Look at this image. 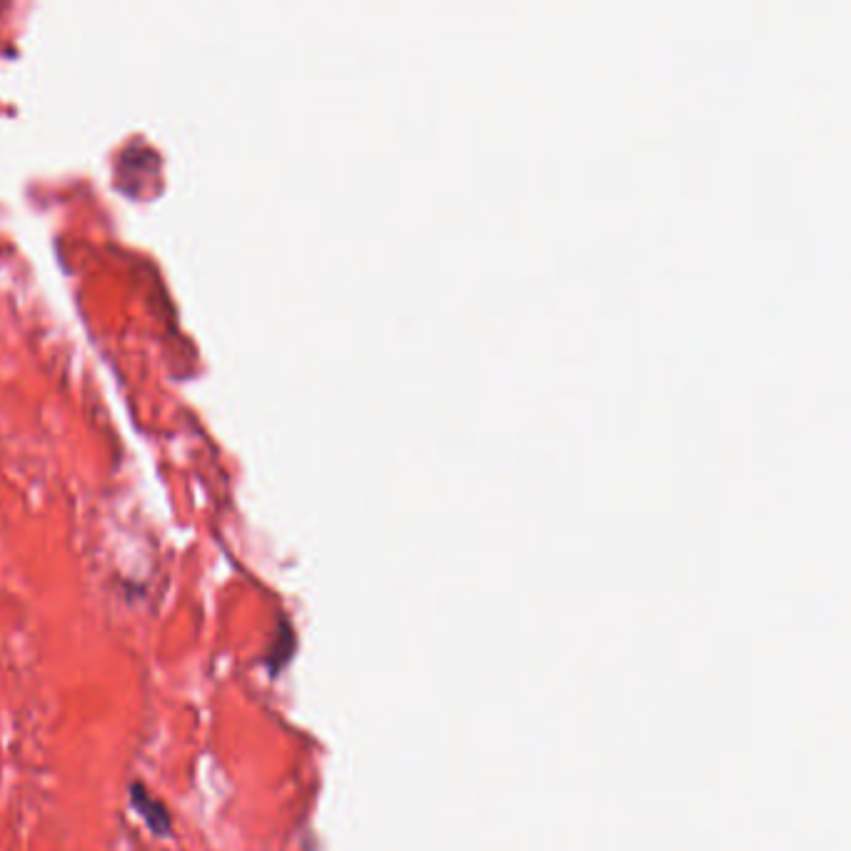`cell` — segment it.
<instances>
[{
	"instance_id": "1",
	"label": "cell",
	"mask_w": 851,
	"mask_h": 851,
	"mask_svg": "<svg viewBox=\"0 0 851 851\" xmlns=\"http://www.w3.org/2000/svg\"><path fill=\"white\" fill-rule=\"evenodd\" d=\"M130 797H133V807L138 809V814L143 817V822L148 824L150 832L158 834V837H170L173 819H170V812L165 809V804L160 802L158 797H153L143 784H133Z\"/></svg>"
}]
</instances>
